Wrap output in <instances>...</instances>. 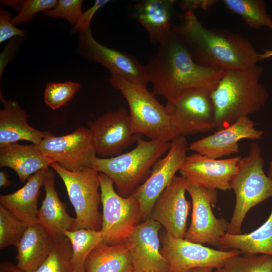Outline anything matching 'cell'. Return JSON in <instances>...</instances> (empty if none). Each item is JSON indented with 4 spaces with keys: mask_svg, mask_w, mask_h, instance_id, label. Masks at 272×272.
Masks as SVG:
<instances>
[{
    "mask_svg": "<svg viewBox=\"0 0 272 272\" xmlns=\"http://www.w3.org/2000/svg\"><path fill=\"white\" fill-rule=\"evenodd\" d=\"M144 66L153 93L166 100L191 90L212 92L225 71L196 63L174 25Z\"/></svg>",
    "mask_w": 272,
    "mask_h": 272,
    "instance_id": "6da1fadb",
    "label": "cell"
},
{
    "mask_svg": "<svg viewBox=\"0 0 272 272\" xmlns=\"http://www.w3.org/2000/svg\"><path fill=\"white\" fill-rule=\"evenodd\" d=\"M174 27L194 60L201 65L226 71L246 69L259 61V53L247 39L230 31L206 28L194 12H183Z\"/></svg>",
    "mask_w": 272,
    "mask_h": 272,
    "instance_id": "7a4b0ae2",
    "label": "cell"
},
{
    "mask_svg": "<svg viewBox=\"0 0 272 272\" xmlns=\"http://www.w3.org/2000/svg\"><path fill=\"white\" fill-rule=\"evenodd\" d=\"M263 71V67L257 63L246 69L225 71L211 93L217 129L256 113L264 106L268 94L260 82Z\"/></svg>",
    "mask_w": 272,
    "mask_h": 272,
    "instance_id": "3957f363",
    "label": "cell"
},
{
    "mask_svg": "<svg viewBox=\"0 0 272 272\" xmlns=\"http://www.w3.org/2000/svg\"><path fill=\"white\" fill-rule=\"evenodd\" d=\"M111 86L121 92L129 107L134 133L150 140L171 142L180 135L173 125L165 106L147 87L118 75L110 74Z\"/></svg>",
    "mask_w": 272,
    "mask_h": 272,
    "instance_id": "277c9868",
    "label": "cell"
},
{
    "mask_svg": "<svg viewBox=\"0 0 272 272\" xmlns=\"http://www.w3.org/2000/svg\"><path fill=\"white\" fill-rule=\"evenodd\" d=\"M137 139V146L127 153L103 158L97 157L92 166L109 177L122 196L132 194L151 169L168 151L171 142Z\"/></svg>",
    "mask_w": 272,
    "mask_h": 272,
    "instance_id": "5b68a950",
    "label": "cell"
},
{
    "mask_svg": "<svg viewBox=\"0 0 272 272\" xmlns=\"http://www.w3.org/2000/svg\"><path fill=\"white\" fill-rule=\"evenodd\" d=\"M264 165L260 146L257 143H251L247 155L241 157L238 172L231 181L236 201L227 233H241L247 212L272 197V179L265 174Z\"/></svg>",
    "mask_w": 272,
    "mask_h": 272,
    "instance_id": "8992f818",
    "label": "cell"
},
{
    "mask_svg": "<svg viewBox=\"0 0 272 272\" xmlns=\"http://www.w3.org/2000/svg\"><path fill=\"white\" fill-rule=\"evenodd\" d=\"M50 167L59 176L73 206L75 221L71 230L80 229L100 230L102 214L99 172L93 167L72 171L53 162Z\"/></svg>",
    "mask_w": 272,
    "mask_h": 272,
    "instance_id": "52a82bcc",
    "label": "cell"
},
{
    "mask_svg": "<svg viewBox=\"0 0 272 272\" xmlns=\"http://www.w3.org/2000/svg\"><path fill=\"white\" fill-rule=\"evenodd\" d=\"M99 179L103 208L102 243L125 242L141 217L139 203L132 195L125 197L116 192L112 181L105 174L99 173Z\"/></svg>",
    "mask_w": 272,
    "mask_h": 272,
    "instance_id": "ba28073f",
    "label": "cell"
},
{
    "mask_svg": "<svg viewBox=\"0 0 272 272\" xmlns=\"http://www.w3.org/2000/svg\"><path fill=\"white\" fill-rule=\"evenodd\" d=\"M211 93L207 90L194 89L167 100L165 106L180 135L185 137L216 129Z\"/></svg>",
    "mask_w": 272,
    "mask_h": 272,
    "instance_id": "9c48e42d",
    "label": "cell"
},
{
    "mask_svg": "<svg viewBox=\"0 0 272 272\" xmlns=\"http://www.w3.org/2000/svg\"><path fill=\"white\" fill-rule=\"evenodd\" d=\"M43 156L52 163L76 171L92 167L97 157L89 129L79 127L73 132L60 136L53 135L36 145Z\"/></svg>",
    "mask_w": 272,
    "mask_h": 272,
    "instance_id": "30bf717a",
    "label": "cell"
},
{
    "mask_svg": "<svg viewBox=\"0 0 272 272\" xmlns=\"http://www.w3.org/2000/svg\"><path fill=\"white\" fill-rule=\"evenodd\" d=\"M188 149L185 136L171 141L166 155L154 164L147 179L131 194L139 203L141 217L149 219L157 199L180 170Z\"/></svg>",
    "mask_w": 272,
    "mask_h": 272,
    "instance_id": "8fae6325",
    "label": "cell"
},
{
    "mask_svg": "<svg viewBox=\"0 0 272 272\" xmlns=\"http://www.w3.org/2000/svg\"><path fill=\"white\" fill-rule=\"evenodd\" d=\"M161 253L168 261L170 272H186L197 267H223L230 257L239 255L237 250H217L167 232L161 237Z\"/></svg>",
    "mask_w": 272,
    "mask_h": 272,
    "instance_id": "7c38bea8",
    "label": "cell"
},
{
    "mask_svg": "<svg viewBox=\"0 0 272 272\" xmlns=\"http://www.w3.org/2000/svg\"><path fill=\"white\" fill-rule=\"evenodd\" d=\"M192 201L191 220L184 239L199 244L218 247L221 237L227 233L229 223L216 218L212 205L217 200V190L187 184Z\"/></svg>",
    "mask_w": 272,
    "mask_h": 272,
    "instance_id": "4fadbf2b",
    "label": "cell"
},
{
    "mask_svg": "<svg viewBox=\"0 0 272 272\" xmlns=\"http://www.w3.org/2000/svg\"><path fill=\"white\" fill-rule=\"evenodd\" d=\"M97 155L103 158L121 154L137 142L139 135L132 130L129 113L121 107L108 111L87 123Z\"/></svg>",
    "mask_w": 272,
    "mask_h": 272,
    "instance_id": "5bb4252c",
    "label": "cell"
},
{
    "mask_svg": "<svg viewBox=\"0 0 272 272\" xmlns=\"http://www.w3.org/2000/svg\"><path fill=\"white\" fill-rule=\"evenodd\" d=\"M78 44L81 55L104 65L110 74L120 76L146 87L149 83L144 66L134 56L96 41L90 25L79 32Z\"/></svg>",
    "mask_w": 272,
    "mask_h": 272,
    "instance_id": "9a60e30c",
    "label": "cell"
},
{
    "mask_svg": "<svg viewBox=\"0 0 272 272\" xmlns=\"http://www.w3.org/2000/svg\"><path fill=\"white\" fill-rule=\"evenodd\" d=\"M240 158L213 159L195 153L187 156L179 171L187 184L227 191L231 189Z\"/></svg>",
    "mask_w": 272,
    "mask_h": 272,
    "instance_id": "2e32d148",
    "label": "cell"
},
{
    "mask_svg": "<svg viewBox=\"0 0 272 272\" xmlns=\"http://www.w3.org/2000/svg\"><path fill=\"white\" fill-rule=\"evenodd\" d=\"M161 225L150 218L137 225L125 242L132 258L133 272H170L168 261L161 253L159 231Z\"/></svg>",
    "mask_w": 272,
    "mask_h": 272,
    "instance_id": "e0dca14e",
    "label": "cell"
},
{
    "mask_svg": "<svg viewBox=\"0 0 272 272\" xmlns=\"http://www.w3.org/2000/svg\"><path fill=\"white\" fill-rule=\"evenodd\" d=\"M186 187L185 179L175 176L157 199L150 218L178 238H184L190 209V202L185 197Z\"/></svg>",
    "mask_w": 272,
    "mask_h": 272,
    "instance_id": "ac0fdd59",
    "label": "cell"
},
{
    "mask_svg": "<svg viewBox=\"0 0 272 272\" xmlns=\"http://www.w3.org/2000/svg\"><path fill=\"white\" fill-rule=\"evenodd\" d=\"M255 125L248 116L241 118L211 135L191 143L188 149L213 159L237 154L240 140L262 139L263 131L256 129Z\"/></svg>",
    "mask_w": 272,
    "mask_h": 272,
    "instance_id": "d6986e66",
    "label": "cell"
},
{
    "mask_svg": "<svg viewBox=\"0 0 272 272\" xmlns=\"http://www.w3.org/2000/svg\"><path fill=\"white\" fill-rule=\"evenodd\" d=\"M43 186L45 195L38 210V223L56 242L66 237L65 232L71 230L75 218L69 215L66 204L59 197L55 187V175L52 169H47Z\"/></svg>",
    "mask_w": 272,
    "mask_h": 272,
    "instance_id": "ffe728a7",
    "label": "cell"
},
{
    "mask_svg": "<svg viewBox=\"0 0 272 272\" xmlns=\"http://www.w3.org/2000/svg\"><path fill=\"white\" fill-rule=\"evenodd\" d=\"M4 107L0 110V147L27 141L38 145L53 134L49 131L35 129L28 123V115L15 101L6 100L1 93Z\"/></svg>",
    "mask_w": 272,
    "mask_h": 272,
    "instance_id": "44dd1931",
    "label": "cell"
},
{
    "mask_svg": "<svg viewBox=\"0 0 272 272\" xmlns=\"http://www.w3.org/2000/svg\"><path fill=\"white\" fill-rule=\"evenodd\" d=\"M175 0H143L132 7L133 18L146 29L151 42L158 44L172 28Z\"/></svg>",
    "mask_w": 272,
    "mask_h": 272,
    "instance_id": "7402d4cb",
    "label": "cell"
},
{
    "mask_svg": "<svg viewBox=\"0 0 272 272\" xmlns=\"http://www.w3.org/2000/svg\"><path fill=\"white\" fill-rule=\"evenodd\" d=\"M55 242L38 223L29 225L16 246L18 268L24 272H35L46 259Z\"/></svg>",
    "mask_w": 272,
    "mask_h": 272,
    "instance_id": "603a6c76",
    "label": "cell"
},
{
    "mask_svg": "<svg viewBox=\"0 0 272 272\" xmlns=\"http://www.w3.org/2000/svg\"><path fill=\"white\" fill-rule=\"evenodd\" d=\"M48 168L33 174L26 184L17 191L0 195L1 205L28 225L38 223V199Z\"/></svg>",
    "mask_w": 272,
    "mask_h": 272,
    "instance_id": "cb8c5ba5",
    "label": "cell"
},
{
    "mask_svg": "<svg viewBox=\"0 0 272 272\" xmlns=\"http://www.w3.org/2000/svg\"><path fill=\"white\" fill-rule=\"evenodd\" d=\"M51 163L34 144L15 143L0 147V167L13 169L22 182L37 172L49 168Z\"/></svg>",
    "mask_w": 272,
    "mask_h": 272,
    "instance_id": "d4e9b609",
    "label": "cell"
},
{
    "mask_svg": "<svg viewBox=\"0 0 272 272\" xmlns=\"http://www.w3.org/2000/svg\"><path fill=\"white\" fill-rule=\"evenodd\" d=\"M220 250H237L244 255L272 256V208L267 220L255 230L245 234L226 233L220 238Z\"/></svg>",
    "mask_w": 272,
    "mask_h": 272,
    "instance_id": "484cf974",
    "label": "cell"
},
{
    "mask_svg": "<svg viewBox=\"0 0 272 272\" xmlns=\"http://www.w3.org/2000/svg\"><path fill=\"white\" fill-rule=\"evenodd\" d=\"M85 272H133L132 258L127 244H100L88 257Z\"/></svg>",
    "mask_w": 272,
    "mask_h": 272,
    "instance_id": "4316f807",
    "label": "cell"
},
{
    "mask_svg": "<svg viewBox=\"0 0 272 272\" xmlns=\"http://www.w3.org/2000/svg\"><path fill=\"white\" fill-rule=\"evenodd\" d=\"M65 236L72 248L71 264L73 272H85L86 260L92 250L102 243L100 230L80 229L67 230Z\"/></svg>",
    "mask_w": 272,
    "mask_h": 272,
    "instance_id": "83f0119b",
    "label": "cell"
},
{
    "mask_svg": "<svg viewBox=\"0 0 272 272\" xmlns=\"http://www.w3.org/2000/svg\"><path fill=\"white\" fill-rule=\"evenodd\" d=\"M225 6L240 16L250 27H266L272 30V19L267 13L266 3L262 0H223Z\"/></svg>",
    "mask_w": 272,
    "mask_h": 272,
    "instance_id": "f1b7e54d",
    "label": "cell"
},
{
    "mask_svg": "<svg viewBox=\"0 0 272 272\" xmlns=\"http://www.w3.org/2000/svg\"><path fill=\"white\" fill-rule=\"evenodd\" d=\"M29 225L0 205V249L17 246Z\"/></svg>",
    "mask_w": 272,
    "mask_h": 272,
    "instance_id": "f546056e",
    "label": "cell"
},
{
    "mask_svg": "<svg viewBox=\"0 0 272 272\" xmlns=\"http://www.w3.org/2000/svg\"><path fill=\"white\" fill-rule=\"evenodd\" d=\"M72 254V245L67 237L56 241L46 259L35 272H73Z\"/></svg>",
    "mask_w": 272,
    "mask_h": 272,
    "instance_id": "4dcf8cb0",
    "label": "cell"
},
{
    "mask_svg": "<svg viewBox=\"0 0 272 272\" xmlns=\"http://www.w3.org/2000/svg\"><path fill=\"white\" fill-rule=\"evenodd\" d=\"M223 267L227 272H272V256L239 254L229 258Z\"/></svg>",
    "mask_w": 272,
    "mask_h": 272,
    "instance_id": "1f68e13d",
    "label": "cell"
},
{
    "mask_svg": "<svg viewBox=\"0 0 272 272\" xmlns=\"http://www.w3.org/2000/svg\"><path fill=\"white\" fill-rule=\"evenodd\" d=\"M81 87L79 83L65 82L49 83L44 93V102L52 110H56L69 102Z\"/></svg>",
    "mask_w": 272,
    "mask_h": 272,
    "instance_id": "d6a6232c",
    "label": "cell"
},
{
    "mask_svg": "<svg viewBox=\"0 0 272 272\" xmlns=\"http://www.w3.org/2000/svg\"><path fill=\"white\" fill-rule=\"evenodd\" d=\"M82 0H59L56 6L45 11L44 14L54 18H62L74 26L83 14Z\"/></svg>",
    "mask_w": 272,
    "mask_h": 272,
    "instance_id": "836d02e7",
    "label": "cell"
},
{
    "mask_svg": "<svg viewBox=\"0 0 272 272\" xmlns=\"http://www.w3.org/2000/svg\"><path fill=\"white\" fill-rule=\"evenodd\" d=\"M58 3L56 0H25L18 15L12 17L14 25L26 23L32 20L36 14L53 8Z\"/></svg>",
    "mask_w": 272,
    "mask_h": 272,
    "instance_id": "e575fe53",
    "label": "cell"
},
{
    "mask_svg": "<svg viewBox=\"0 0 272 272\" xmlns=\"http://www.w3.org/2000/svg\"><path fill=\"white\" fill-rule=\"evenodd\" d=\"M10 13L4 8L0 10V43L14 37L26 38V32L16 27L11 22Z\"/></svg>",
    "mask_w": 272,
    "mask_h": 272,
    "instance_id": "d590c367",
    "label": "cell"
},
{
    "mask_svg": "<svg viewBox=\"0 0 272 272\" xmlns=\"http://www.w3.org/2000/svg\"><path fill=\"white\" fill-rule=\"evenodd\" d=\"M109 2L108 0H96L90 8L83 13L78 22L72 29V33L79 32L90 26L91 21L96 12Z\"/></svg>",
    "mask_w": 272,
    "mask_h": 272,
    "instance_id": "8d00e7d4",
    "label": "cell"
},
{
    "mask_svg": "<svg viewBox=\"0 0 272 272\" xmlns=\"http://www.w3.org/2000/svg\"><path fill=\"white\" fill-rule=\"evenodd\" d=\"M217 2L214 0H185L179 3V7L183 11H193L196 9H208Z\"/></svg>",
    "mask_w": 272,
    "mask_h": 272,
    "instance_id": "74e56055",
    "label": "cell"
},
{
    "mask_svg": "<svg viewBox=\"0 0 272 272\" xmlns=\"http://www.w3.org/2000/svg\"><path fill=\"white\" fill-rule=\"evenodd\" d=\"M0 272H24L9 261H3L0 263Z\"/></svg>",
    "mask_w": 272,
    "mask_h": 272,
    "instance_id": "f35d334b",
    "label": "cell"
},
{
    "mask_svg": "<svg viewBox=\"0 0 272 272\" xmlns=\"http://www.w3.org/2000/svg\"><path fill=\"white\" fill-rule=\"evenodd\" d=\"M23 1H1V2L4 3L5 5L12 8L14 10L16 11H19L21 10Z\"/></svg>",
    "mask_w": 272,
    "mask_h": 272,
    "instance_id": "ab89813d",
    "label": "cell"
},
{
    "mask_svg": "<svg viewBox=\"0 0 272 272\" xmlns=\"http://www.w3.org/2000/svg\"><path fill=\"white\" fill-rule=\"evenodd\" d=\"M11 182L8 179V175L4 171H0V186L6 187L10 185Z\"/></svg>",
    "mask_w": 272,
    "mask_h": 272,
    "instance_id": "60d3db41",
    "label": "cell"
},
{
    "mask_svg": "<svg viewBox=\"0 0 272 272\" xmlns=\"http://www.w3.org/2000/svg\"><path fill=\"white\" fill-rule=\"evenodd\" d=\"M272 57V49H265L262 53H259V61Z\"/></svg>",
    "mask_w": 272,
    "mask_h": 272,
    "instance_id": "b9f144b4",
    "label": "cell"
},
{
    "mask_svg": "<svg viewBox=\"0 0 272 272\" xmlns=\"http://www.w3.org/2000/svg\"><path fill=\"white\" fill-rule=\"evenodd\" d=\"M213 268L211 267H197L189 269L186 272H213Z\"/></svg>",
    "mask_w": 272,
    "mask_h": 272,
    "instance_id": "7bdbcfd3",
    "label": "cell"
},
{
    "mask_svg": "<svg viewBox=\"0 0 272 272\" xmlns=\"http://www.w3.org/2000/svg\"><path fill=\"white\" fill-rule=\"evenodd\" d=\"M267 176L272 179V159L269 162V167L267 171Z\"/></svg>",
    "mask_w": 272,
    "mask_h": 272,
    "instance_id": "ee69618b",
    "label": "cell"
},
{
    "mask_svg": "<svg viewBox=\"0 0 272 272\" xmlns=\"http://www.w3.org/2000/svg\"><path fill=\"white\" fill-rule=\"evenodd\" d=\"M214 272H227V271L223 267H221V268H217L216 270Z\"/></svg>",
    "mask_w": 272,
    "mask_h": 272,
    "instance_id": "f6af8a7d",
    "label": "cell"
},
{
    "mask_svg": "<svg viewBox=\"0 0 272 272\" xmlns=\"http://www.w3.org/2000/svg\"><path fill=\"white\" fill-rule=\"evenodd\" d=\"M153 272H154V271H153Z\"/></svg>",
    "mask_w": 272,
    "mask_h": 272,
    "instance_id": "bcb514c9",
    "label": "cell"
}]
</instances>
